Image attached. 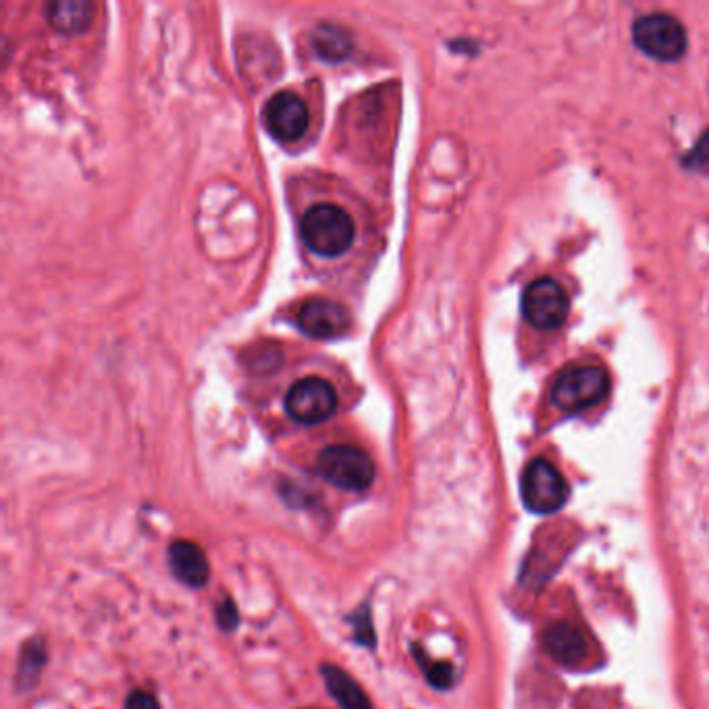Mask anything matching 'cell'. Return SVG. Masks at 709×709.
Here are the masks:
<instances>
[{
    "mask_svg": "<svg viewBox=\"0 0 709 709\" xmlns=\"http://www.w3.org/2000/svg\"><path fill=\"white\" fill-rule=\"evenodd\" d=\"M564 475L550 461H532L522 475V499L537 515L558 512L568 499Z\"/></svg>",
    "mask_w": 709,
    "mask_h": 709,
    "instance_id": "cell-6",
    "label": "cell"
},
{
    "mask_svg": "<svg viewBox=\"0 0 709 709\" xmlns=\"http://www.w3.org/2000/svg\"><path fill=\"white\" fill-rule=\"evenodd\" d=\"M610 391V377L602 367H570L558 374L551 400L564 412H581L600 404Z\"/></svg>",
    "mask_w": 709,
    "mask_h": 709,
    "instance_id": "cell-3",
    "label": "cell"
},
{
    "mask_svg": "<svg viewBox=\"0 0 709 709\" xmlns=\"http://www.w3.org/2000/svg\"><path fill=\"white\" fill-rule=\"evenodd\" d=\"M337 410V393L327 379L304 377L285 395V412L300 425H320Z\"/></svg>",
    "mask_w": 709,
    "mask_h": 709,
    "instance_id": "cell-5",
    "label": "cell"
},
{
    "mask_svg": "<svg viewBox=\"0 0 709 709\" xmlns=\"http://www.w3.org/2000/svg\"><path fill=\"white\" fill-rule=\"evenodd\" d=\"M300 235L304 246L317 256L337 258L354 244V219L337 204L320 202L301 214Z\"/></svg>",
    "mask_w": 709,
    "mask_h": 709,
    "instance_id": "cell-1",
    "label": "cell"
},
{
    "mask_svg": "<svg viewBox=\"0 0 709 709\" xmlns=\"http://www.w3.org/2000/svg\"><path fill=\"white\" fill-rule=\"evenodd\" d=\"M570 310L567 289L551 277L535 279L522 294V315L535 329L551 331L564 325Z\"/></svg>",
    "mask_w": 709,
    "mask_h": 709,
    "instance_id": "cell-7",
    "label": "cell"
},
{
    "mask_svg": "<svg viewBox=\"0 0 709 709\" xmlns=\"http://www.w3.org/2000/svg\"><path fill=\"white\" fill-rule=\"evenodd\" d=\"M219 622L223 628H235V622H237V612H235V605L233 602H227L225 605L219 607Z\"/></svg>",
    "mask_w": 709,
    "mask_h": 709,
    "instance_id": "cell-18",
    "label": "cell"
},
{
    "mask_svg": "<svg viewBox=\"0 0 709 709\" xmlns=\"http://www.w3.org/2000/svg\"><path fill=\"white\" fill-rule=\"evenodd\" d=\"M322 676L327 682V689L337 699V703L343 709H373L369 697L358 687L352 676L343 673L337 666H325Z\"/></svg>",
    "mask_w": 709,
    "mask_h": 709,
    "instance_id": "cell-14",
    "label": "cell"
},
{
    "mask_svg": "<svg viewBox=\"0 0 709 709\" xmlns=\"http://www.w3.org/2000/svg\"><path fill=\"white\" fill-rule=\"evenodd\" d=\"M313 46L322 61L339 63L350 56L354 49V40L350 36V32H346L339 25L320 23L313 34Z\"/></svg>",
    "mask_w": 709,
    "mask_h": 709,
    "instance_id": "cell-13",
    "label": "cell"
},
{
    "mask_svg": "<svg viewBox=\"0 0 709 709\" xmlns=\"http://www.w3.org/2000/svg\"><path fill=\"white\" fill-rule=\"evenodd\" d=\"M543 647L558 664L579 666L589 656L585 631L570 622H555L543 633Z\"/></svg>",
    "mask_w": 709,
    "mask_h": 709,
    "instance_id": "cell-10",
    "label": "cell"
},
{
    "mask_svg": "<svg viewBox=\"0 0 709 709\" xmlns=\"http://www.w3.org/2000/svg\"><path fill=\"white\" fill-rule=\"evenodd\" d=\"M125 709H160V706L152 692L134 691L129 695Z\"/></svg>",
    "mask_w": 709,
    "mask_h": 709,
    "instance_id": "cell-15",
    "label": "cell"
},
{
    "mask_svg": "<svg viewBox=\"0 0 709 709\" xmlns=\"http://www.w3.org/2000/svg\"><path fill=\"white\" fill-rule=\"evenodd\" d=\"M320 477L346 491H364L374 479L371 456L356 445L325 447L317 458Z\"/></svg>",
    "mask_w": 709,
    "mask_h": 709,
    "instance_id": "cell-2",
    "label": "cell"
},
{
    "mask_svg": "<svg viewBox=\"0 0 709 709\" xmlns=\"http://www.w3.org/2000/svg\"><path fill=\"white\" fill-rule=\"evenodd\" d=\"M268 134L279 142H296L310 125V110L306 100L292 89H282L268 98L265 107Z\"/></svg>",
    "mask_w": 709,
    "mask_h": 709,
    "instance_id": "cell-8",
    "label": "cell"
},
{
    "mask_svg": "<svg viewBox=\"0 0 709 709\" xmlns=\"http://www.w3.org/2000/svg\"><path fill=\"white\" fill-rule=\"evenodd\" d=\"M633 40L641 53L657 61H678L687 53L685 25L666 13H652L638 19L633 28Z\"/></svg>",
    "mask_w": 709,
    "mask_h": 709,
    "instance_id": "cell-4",
    "label": "cell"
},
{
    "mask_svg": "<svg viewBox=\"0 0 709 709\" xmlns=\"http://www.w3.org/2000/svg\"><path fill=\"white\" fill-rule=\"evenodd\" d=\"M46 19L61 34H84L94 21V4L88 0H54L46 4Z\"/></svg>",
    "mask_w": 709,
    "mask_h": 709,
    "instance_id": "cell-11",
    "label": "cell"
},
{
    "mask_svg": "<svg viewBox=\"0 0 709 709\" xmlns=\"http://www.w3.org/2000/svg\"><path fill=\"white\" fill-rule=\"evenodd\" d=\"M298 327L308 337L334 339L348 331L350 313L334 300L310 298L301 304L298 313Z\"/></svg>",
    "mask_w": 709,
    "mask_h": 709,
    "instance_id": "cell-9",
    "label": "cell"
},
{
    "mask_svg": "<svg viewBox=\"0 0 709 709\" xmlns=\"http://www.w3.org/2000/svg\"><path fill=\"white\" fill-rule=\"evenodd\" d=\"M428 678H431V682H433L435 687H440V689L449 687V685H452V666H447V664H433V666L428 668Z\"/></svg>",
    "mask_w": 709,
    "mask_h": 709,
    "instance_id": "cell-16",
    "label": "cell"
},
{
    "mask_svg": "<svg viewBox=\"0 0 709 709\" xmlns=\"http://www.w3.org/2000/svg\"><path fill=\"white\" fill-rule=\"evenodd\" d=\"M171 568L186 585L202 586L209 581V560L192 541H176L169 550Z\"/></svg>",
    "mask_w": 709,
    "mask_h": 709,
    "instance_id": "cell-12",
    "label": "cell"
},
{
    "mask_svg": "<svg viewBox=\"0 0 709 709\" xmlns=\"http://www.w3.org/2000/svg\"><path fill=\"white\" fill-rule=\"evenodd\" d=\"M709 162V131L701 138V142L695 146L691 155L687 157V165L691 167H706Z\"/></svg>",
    "mask_w": 709,
    "mask_h": 709,
    "instance_id": "cell-17",
    "label": "cell"
}]
</instances>
